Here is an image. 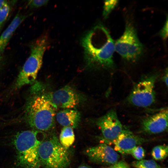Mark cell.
<instances>
[{
    "mask_svg": "<svg viewBox=\"0 0 168 168\" xmlns=\"http://www.w3.org/2000/svg\"><path fill=\"white\" fill-rule=\"evenodd\" d=\"M82 44L88 66L107 68L114 67V42L104 25L98 24L92 28L82 39Z\"/></svg>",
    "mask_w": 168,
    "mask_h": 168,
    "instance_id": "obj_1",
    "label": "cell"
},
{
    "mask_svg": "<svg viewBox=\"0 0 168 168\" xmlns=\"http://www.w3.org/2000/svg\"><path fill=\"white\" fill-rule=\"evenodd\" d=\"M25 109L26 121L34 130L44 132L50 130L55 124L56 108L46 97L39 93L40 87L35 86Z\"/></svg>",
    "mask_w": 168,
    "mask_h": 168,
    "instance_id": "obj_2",
    "label": "cell"
},
{
    "mask_svg": "<svg viewBox=\"0 0 168 168\" xmlns=\"http://www.w3.org/2000/svg\"><path fill=\"white\" fill-rule=\"evenodd\" d=\"M43 132L34 130L21 132L17 134L14 145L19 164L22 168H39V146L44 140Z\"/></svg>",
    "mask_w": 168,
    "mask_h": 168,
    "instance_id": "obj_3",
    "label": "cell"
},
{
    "mask_svg": "<svg viewBox=\"0 0 168 168\" xmlns=\"http://www.w3.org/2000/svg\"><path fill=\"white\" fill-rule=\"evenodd\" d=\"M48 45V38L46 35L40 36L32 45L30 55L16 79L15 85L16 89L34 82L42 65L44 55Z\"/></svg>",
    "mask_w": 168,
    "mask_h": 168,
    "instance_id": "obj_4",
    "label": "cell"
},
{
    "mask_svg": "<svg viewBox=\"0 0 168 168\" xmlns=\"http://www.w3.org/2000/svg\"><path fill=\"white\" fill-rule=\"evenodd\" d=\"M60 144L57 137L53 135L44 140L38 151L40 166L43 168H67L71 161V153Z\"/></svg>",
    "mask_w": 168,
    "mask_h": 168,
    "instance_id": "obj_5",
    "label": "cell"
},
{
    "mask_svg": "<svg viewBox=\"0 0 168 168\" xmlns=\"http://www.w3.org/2000/svg\"><path fill=\"white\" fill-rule=\"evenodd\" d=\"M115 50L124 60L131 62L137 60L142 54L143 46L138 37L133 24L128 21L123 34L114 43Z\"/></svg>",
    "mask_w": 168,
    "mask_h": 168,
    "instance_id": "obj_6",
    "label": "cell"
},
{
    "mask_svg": "<svg viewBox=\"0 0 168 168\" xmlns=\"http://www.w3.org/2000/svg\"><path fill=\"white\" fill-rule=\"evenodd\" d=\"M157 77L156 75L148 76L138 82L128 96V102L134 106L143 108L153 104L155 100V85Z\"/></svg>",
    "mask_w": 168,
    "mask_h": 168,
    "instance_id": "obj_7",
    "label": "cell"
},
{
    "mask_svg": "<svg viewBox=\"0 0 168 168\" xmlns=\"http://www.w3.org/2000/svg\"><path fill=\"white\" fill-rule=\"evenodd\" d=\"M96 124L105 139L111 142L117 138L124 128L116 110L114 109L98 118Z\"/></svg>",
    "mask_w": 168,
    "mask_h": 168,
    "instance_id": "obj_8",
    "label": "cell"
},
{
    "mask_svg": "<svg viewBox=\"0 0 168 168\" xmlns=\"http://www.w3.org/2000/svg\"><path fill=\"white\" fill-rule=\"evenodd\" d=\"M46 97L57 109H73L79 102V98L70 86H66L54 92L44 94Z\"/></svg>",
    "mask_w": 168,
    "mask_h": 168,
    "instance_id": "obj_9",
    "label": "cell"
},
{
    "mask_svg": "<svg viewBox=\"0 0 168 168\" xmlns=\"http://www.w3.org/2000/svg\"><path fill=\"white\" fill-rule=\"evenodd\" d=\"M85 154L94 162L110 165L118 161L119 154L112 147L105 143H100L87 148Z\"/></svg>",
    "mask_w": 168,
    "mask_h": 168,
    "instance_id": "obj_10",
    "label": "cell"
},
{
    "mask_svg": "<svg viewBox=\"0 0 168 168\" xmlns=\"http://www.w3.org/2000/svg\"><path fill=\"white\" fill-rule=\"evenodd\" d=\"M167 108L144 118L141 123V129L144 133L156 134L162 133L168 128Z\"/></svg>",
    "mask_w": 168,
    "mask_h": 168,
    "instance_id": "obj_11",
    "label": "cell"
},
{
    "mask_svg": "<svg viewBox=\"0 0 168 168\" xmlns=\"http://www.w3.org/2000/svg\"><path fill=\"white\" fill-rule=\"evenodd\" d=\"M146 142L143 138L134 134L128 128L124 127L120 134L112 142L115 150L122 154H129L135 147Z\"/></svg>",
    "mask_w": 168,
    "mask_h": 168,
    "instance_id": "obj_12",
    "label": "cell"
},
{
    "mask_svg": "<svg viewBox=\"0 0 168 168\" xmlns=\"http://www.w3.org/2000/svg\"><path fill=\"white\" fill-rule=\"evenodd\" d=\"M29 15L18 12L11 23L0 35V53L2 54L9 41L18 27Z\"/></svg>",
    "mask_w": 168,
    "mask_h": 168,
    "instance_id": "obj_13",
    "label": "cell"
},
{
    "mask_svg": "<svg viewBox=\"0 0 168 168\" xmlns=\"http://www.w3.org/2000/svg\"><path fill=\"white\" fill-rule=\"evenodd\" d=\"M58 123L63 127L73 128L77 127L81 120V114L77 110L64 109L58 112L56 116Z\"/></svg>",
    "mask_w": 168,
    "mask_h": 168,
    "instance_id": "obj_14",
    "label": "cell"
},
{
    "mask_svg": "<svg viewBox=\"0 0 168 168\" xmlns=\"http://www.w3.org/2000/svg\"><path fill=\"white\" fill-rule=\"evenodd\" d=\"M75 136L73 128L69 127H63L60 132L59 141L61 145L67 149L73 144Z\"/></svg>",
    "mask_w": 168,
    "mask_h": 168,
    "instance_id": "obj_15",
    "label": "cell"
},
{
    "mask_svg": "<svg viewBox=\"0 0 168 168\" xmlns=\"http://www.w3.org/2000/svg\"><path fill=\"white\" fill-rule=\"evenodd\" d=\"M168 154V147L165 145L156 146L153 148L151 152V155L153 158L157 161L165 159L167 156Z\"/></svg>",
    "mask_w": 168,
    "mask_h": 168,
    "instance_id": "obj_16",
    "label": "cell"
},
{
    "mask_svg": "<svg viewBox=\"0 0 168 168\" xmlns=\"http://www.w3.org/2000/svg\"><path fill=\"white\" fill-rule=\"evenodd\" d=\"M135 168H161V166L153 160H143L136 161L132 163Z\"/></svg>",
    "mask_w": 168,
    "mask_h": 168,
    "instance_id": "obj_17",
    "label": "cell"
},
{
    "mask_svg": "<svg viewBox=\"0 0 168 168\" xmlns=\"http://www.w3.org/2000/svg\"><path fill=\"white\" fill-rule=\"evenodd\" d=\"M11 9L10 4L8 1L0 9V34L8 17Z\"/></svg>",
    "mask_w": 168,
    "mask_h": 168,
    "instance_id": "obj_18",
    "label": "cell"
},
{
    "mask_svg": "<svg viewBox=\"0 0 168 168\" xmlns=\"http://www.w3.org/2000/svg\"><path fill=\"white\" fill-rule=\"evenodd\" d=\"M117 0H105L103 8V16L105 19L108 17L110 13L116 7L118 3Z\"/></svg>",
    "mask_w": 168,
    "mask_h": 168,
    "instance_id": "obj_19",
    "label": "cell"
},
{
    "mask_svg": "<svg viewBox=\"0 0 168 168\" xmlns=\"http://www.w3.org/2000/svg\"><path fill=\"white\" fill-rule=\"evenodd\" d=\"M133 157L137 160L143 159L145 156V152L144 149L141 147L137 146L132 149L129 153Z\"/></svg>",
    "mask_w": 168,
    "mask_h": 168,
    "instance_id": "obj_20",
    "label": "cell"
},
{
    "mask_svg": "<svg viewBox=\"0 0 168 168\" xmlns=\"http://www.w3.org/2000/svg\"><path fill=\"white\" fill-rule=\"evenodd\" d=\"M49 1L47 0H32L29 1L27 6L31 8L39 7L46 5Z\"/></svg>",
    "mask_w": 168,
    "mask_h": 168,
    "instance_id": "obj_21",
    "label": "cell"
},
{
    "mask_svg": "<svg viewBox=\"0 0 168 168\" xmlns=\"http://www.w3.org/2000/svg\"><path fill=\"white\" fill-rule=\"evenodd\" d=\"M168 23L167 17L164 25L159 32V35L163 40H166L168 37Z\"/></svg>",
    "mask_w": 168,
    "mask_h": 168,
    "instance_id": "obj_22",
    "label": "cell"
},
{
    "mask_svg": "<svg viewBox=\"0 0 168 168\" xmlns=\"http://www.w3.org/2000/svg\"><path fill=\"white\" fill-rule=\"evenodd\" d=\"M108 168H130V167L127 162L123 161H118L111 165Z\"/></svg>",
    "mask_w": 168,
    "mask_h": 168,
    "instance_id": "obj_23",
    "label": "cell"
},
{
    "mask_svg": "<svg viewBox=\"0 0 168 168\" xmlns=\"http://www.w3.org/2000/svg\"><path fill=\"white\" fill-rule=\"evenodd\" d=\"M168 70L167 68L163 77V80L164 82L165 83V84L166 85L167 87L168 86Z\"/></svg>",
    "mask_w": 168,
    "mask_h": 168,
    "instance_id": "obj_24",
    "label": "cell"
},
{
    "mask_svg": "<svg viewBox=\"0 0 168 168\" xmlns=\"http://www.w3.org/2000/svg\"><path fill=\"white\" fill-rule=\"evenodd\" d=\"M7 1L6 0H0V9Z\"/></svg>",
    "mask_w": 168,
    "mask_h": 168,
    "instance_id": "obj_25",
    "label": "cell"
},
{
    "mask_svg": "<svg viewBox=\"0 0 168 168\" xmlns=\"http://www.w3.org/2000/svg\"><path fill=\"white\" fill-rule=\"evenodd\" d=\"M77 168H91L88 166L85 165H82L79 166Z\"/></svg>",
    "mask_w": 168,
    "mask_h": 168,
    "instance_id": "obj_26",
    "label": "cell"
},
{
    "mask_svg": "<svg viewBox=\"0 0 168 168\" xmlns=\"http://www.w3.org/2000/svg\"><path fill=\"white\" fill-rule=\"evenodd\" d=\"M2 54H1L0 53V63H1V60H2Z\"/></svg>",
    "mask_w": 168,
    "mask_h": 168,
    "instance_id": "obj_27",
    "label": "cell"
}]
</instances>
